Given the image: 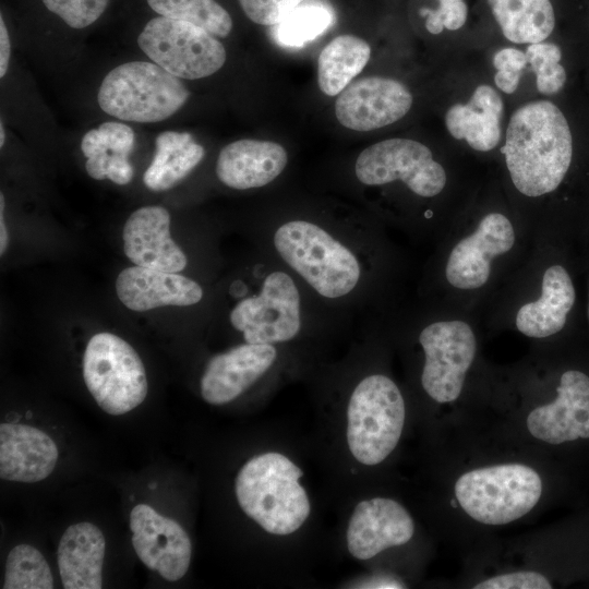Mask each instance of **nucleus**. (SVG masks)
I'll list each match as a JSON object with an SVG mask.
<instances>
[{
  "instance_id": "nucleus-1",
  "label": "nucleus",
  "mask_w": 589,
  "mask_h": 589,
  "mask_svg": "<svg viewBox=\"0 0 589 589\" xmlns=\"http://www.w3.org/2000/svg\"><path fill=\"white\" fill-rule=\"evenodd\" d=\"M515 188L537 197L563 181L573 156V139L563 112L553 103H528L512 116L501 148Z\"/></svg>"
},
{
  "instance_id": "nucleus-2",
  "label": "nucleus",
  "mask_w": 589,
  "mask_h": 589,
  "mask_svg": "<svg viewBox=\"0 0 589 589\" xmlns=\"http://www.w3.org/2000/svg\"><path fill=\"white\" fill-rule=\"evenodd\" d=\"M301 469L279 453H264L239 470L235 491L241 509L265 531L289 534L310 514V501L299 483Z\"/></svg>"
},
{
  "instance_id": "nucleus-3",
  "label": "nucleus",
  "mask_w": 589,
  "mask_h": 589,
  "mask_svg": "<svg viewBox=\"0 0 589 589\" xmlns=\"http://www.w3.org/2000/svg\"><path fill=\"white\" fill-rule=\"evenodd\" d=\"M273 243L280 259L324 298H342L360 281L354 253L314 223H284L274 232Z\"/></svg>"
},
{
  "instance_id": "nucleus-4",
  "label": "nucleus",
  "mask_w": 589,
  "mask_h": 589,
  "mask_svg": "<svg viewBox=\"0 0 589 589\" xmlns=\"http://www.w3.org/2000/svg\"><path fill=\"white\" fill-rule=\"evenodd\" d=\"M181 79L155 62L130 61L103 79L97 101L107 115L123 121L154 123L173 116L188 101Z\"/></svg>"
},
{
  "instance_id": "nucleus-5",
  "label": "nucleus",
  "mask_w": 589,
  "mask_h": 589,
  "mask_svg": "<svg viewBox=\"0 0 589 589\" xmlns=\"http://www.w3.org/2000/svg\"><path fill=\"white\" fill-rule=\"evenodd\" d=\"M405 416L404 398L389 377H364L347 408V442L353 457L369 466L382 462L400 438Z\"/></svg>"
},
{
  "instance_id": "nucleus-6",
  "label": "nucleus",
  "mask_w": 589,
  "mask_h": 589,
  "mask_svg": "<svg viewBox=\"0 0 589 589\" xmlns=\"http://www.w3.org/2000/svg\"><path fill=\"white\" fill-rule=\"evenodd\" d=\"M542 481L532 468L503 464L464 473L455 483L461 508L485 525H504L529 513L540 500Z\"/></svg>"
},
{
  "instance_id": "nucleus-7",
  "label": "nucleus",
  "mask_w": 589,
  "mask_h": 589,
  "mask_svg": "<svg viewBox=\"0 0 589 589\" xmlns=\"http://www.w3.org/2000/svg\"><path fill=\"white\" fill-rule=\"evenodd\" d=\"M83 378L100 409L111 416H122L140 406L148 390L137 352L124 339L107 332L88 340Z\"/></svg>"
},
{
  "instance_id": "nucleus-8",
  "label": "nucleus",
  "mask_w": 589,
  "mask_h": 589,
  "mask_svg": "<svg viewBox=\"0 0 589 589\" xmlns=\"http://www.w3.org/2000/svg\"><path fill=\"white\" fill-rule=\"evenodd\" d=\"M137 45L152 62L183 80L207 77L219 71L227 58L224 45L209 32L160 15L145 24Z\"/></svg>"
},
{
  "instance_id": "nucleus-9",
  "label": "nucleus",
  "mask_w": 589,
  "mask_h": 589,
  "mask_svg": "<svg viewBox=\"0 0 589 589\" xmlns=\"http://www.w3.org/2000/svg\"><path fill=\"white\" fill-rule=\"evenodd\" d=\"M230 323L248 344L275 345L293 339L301 329V297L292 277L274 271L260 292L238 302Z\"/></svg>"
},
{
  "instance_id": "nucleus-10",
  "label": "nucleus",
  "mask_w": 589,
  "mask_h": 589,
  "mask_svg": "<svg viewBox=\"0 0 589 589\" xmlns=\"http://www.w3.org/2000/svg\"><path fill=\"white\" fill-rule=\"evenodd\" d=\"M358 180L382 185L401 180L414 194L432 197L446 184V173L424 144L408 139H388L370 145L354 165Z\"/></svg>"
},
{
  "instance_id": "nucleus-11",
  "label": "nucleus",
  "mask_w": 589,
  "mask_h": 589,
  "mask_svg": "<svg viewBox=\"0 0 589 589\" xmlns=\"http://www.w3.org/2000/svg\"><path fill=\"white\" fill-rule=\"evenodd\" d=\"M419 342L424 351V390L437 402L456 400L477 351L471 326L460 320L434 322L422 329Z\"/></svg>"
},
{
  "instance_id": "nucleus-12",
  "label": "nucleus",
  "mask_w": 589,
  "mask_h": 589,
  "mask_svg": "<svg viewBox=\"0 0 589 589\" xmlns=\"http://www.w3.org/2000/svg\"><path fill=\"white\" fill-rule=\"evenodd\" d=\"M130 529L135 553L147 568L157 570L167 581L185 575L192 544L179 522L147 504H137L130 513Z\"/></svg>"
},
{
  "instance_id": "nucleus-13",
  "label": "nucleus",
  "mask_w": 589,
  "mask_h": 589,
  "mask_svg": "<svg viewBox=\"0 0 589 589\" xmlns=\"http://www.w3.org/2000/svg\"><path fill=\"white\" fill-rule=\"evenodd\" d=\"M412 95L399 81L368 76L350 83L335 101V113L347 129L366 132L401 119L411 108Z\"/></svg>"
},
{
  "instance_id": "nucleus-14",
  "label": "nucleus",
  "mask_w": 589,
  "mask_h": 589,
  "mask_svg": "<svg viewBox=\"0 0 589 589\" xmlns=\"http://www.w3.org/2000/svg\"><path fill=\"white\" fill-rule=\"evenodd\" d=\"M514 243L510 220L501 213L486 214L474 231L452 249L445 266L448 284L461 290L482 287L490 277L492 260L507 253Z\"/></svg>"
},
{
  "instance_id": "nucleus-15",
  "label": "nucleus",
  "mask_w": 589,
  "mask_h": 589,
  "mask_svg": "<svg viewBox=\"0 0 589 589\" xmlns=\"http://www.w3.org/2000/svg\"><path fill=\"white\" fill-rule=\"evenodd\" d=\"M528 431L549 444L589 438V376L577 370L562 374L554 401L533 409Z\"/></svg>"
},
{
  "instance_id": "nucleus-16",
  "label": "nucleus",
  "mask_w": 589,
  "mask_h": 589,
  "mask_svg": "<svg viewBox=\"0 0 589 589\" xmlns=\"http://www.w3.org/2000/svg\"><path fill=\"white\" fill-rule=\"evenodd\" d=\"M413 532V520L399 503L374 497L356 506L347 528V546L353 557L369 560L388 548L407 543Z\"/></svg>"
},
{
  "instance_id": "nucleus-17",
  "label": "nucleus",
  "mask_w": 589,
  "mask_h": 589,
  "mask_svg": "<svg viewBox=\"0 0 589 589\" xmlns=\"http://www.w3.org/2000/svg\"><path fill=\"white\" fill-rule=\"evenodd\" d=\"M274 345L242 344L209 359L201 378V395L211 405L232 401L274 363Z\"/></svg>"
},
{
  "instance_id": "nucleus-18",
  "label": "nucleus",
  "mask_w": 589,
  "mask_h": 589,
  "mask_svg": "<svg viewBox=\"0 0 589 589\" xmlns=\"http://www.w3.org/2000/svg\"><path fill=\"white\" fill-rule=\"evenodd\" d=\"M122 236L124 253L137 266L170 273L187 266L185 254L170 237V214L163 206H143L133 212Z\"/></svg>"
},
{
  "instance_id": "nucleus-19",
  "label": "nucleus",
  "mask_w": 589,
  "mask_h": 589,
  "mask_svg": "<svg viewBox=\"0 0 589 589\" xmlns=\"http://www.w3.org/2000/svg\"><path fill=\"white\" fill-rule=\"evenodd\" d=\"M59 450L44 431L23 423L0 424V477L3 480L34 483L55 469Z\"/></svg>"
},
{
  "instance_id": "nucleus-20",
  "label": "nucleus",
  "mask_w": 589,
  "mask_h": 589,
  "mask_svg": "<svg viewBox=\"0 0 589 589\" xmlns=\"http://www.w3.org/2000/svg\"><path fill=\"white\" fill-rule=\"evenodd\" d=\"M116 290L127 308L139 312L166 305H193L203 298V289L196 281L177 273L137 265L118 275Z\"/></svg>"
},
{
  "instance_id": "nucleus-21",
  "label": "nucleus",
  "mask_w": 589,
  "mask_h": 589,
  "mask_svg": "<svg viewBox=\"0 0 589 589\" xmlns=\"http://www.w3.org/2000/svg\"><path fill=\"white\" fill-rule=\"evenodd\" d=\"M287 161V152L280 144L242 139L221 148L216 175L225 185L236 190L261 188L275 180Z\"/></svg>"
},
{
  "instance_id": "nucleus-22",
  "label": "nucleus",
  "mask_w": 589,
  "mask_h": 589,
  "mask_svg": "<svg viewBox=\"0 0 589 589\" xmlns=\"http://www.w3.org/2000/svg\"><path fill=\"white\" fill-rule=\"evenodd\" d=\"M106 539L94 524L69 526L60 538L57 561L63 588L100 589Z\"/></svg>"
},
{
  "instance_id": "nucleus-23",
  "label": "nucleus",
  "mask_w": 589,
  "mask_h": 589,
  "mask_svg": "<svg viewBox=\"0 0 589 589\" xmlns=\"http://www.w3.org/2000/svg\"><path fill=\"white\" fill-rule=\"evenodd\" d=\"M576 299L573 280L558 264L548 267L542 277L541 296L520 306L517 329L532 338H545L560 332Z\"/></svg>"
},
{
  "instance_id": "nucleus-24",
  "label": "nucleus",
  "mask_w": 589,
  "mask_h": 589,
  "mask_svg": "<svg viewBox=\"0 0 589 589\" xmlns=\"http://www.w3.org/2000/svg\"><path fill=\"white\" fill-rule=\"evenodd\" d=\"M134 143V131L122 122L106 121L91 129L81 141L86 172L95 180L108 178L116 184H128L134 175L128 159Z\"/></svg>"
},
{
  "instance_id": "nucleus-25",
  "label": "nucleus",
  "mask_w": 589,
  "mask_h": 589,
  "mask_svg": "<svg viewBox=\"0 0 589 589\" xmlns=\"http://www.w3.org/2000/svg\"><path fill=\"white\" fill-rule=\"evenodd\" d=\"M503 100L489 85H479L466 105L456 104L445 115L450 135L466 140L479 152L493 149L501 139Z\"/></svg>"
},
{
  "instance_id": "nucleus-26",
  "label": "nucleus",
  "mask_w": 589,
  "mask_h": 589,
  "mask_svg": "<svg viewBox=\"0 0 589 589\" xmlns=\"http://www.w3.org/2000/svg\"><path fill=\"white\" fill-rule=\"evenodd\" d=\"M204 155V147L190 133L164 131L155 139V154L143 182L152 191L169 190L184 179Z\"/></svg>"
},
{
  "instance_id": "nucleus-27",
  "label": "nucleus",
  "mask_w": 589,
  "mask_h": 589,
  "mask_svg": "<svg viewBox=\"0 0 589 589\" xmlns=\"http://www.w3.org/2000/svg\"><path fill=\"white\" fill-rule=\"evenodd\" d=\"M503 35L516 44L548 38L555 25L550 0H488Z\"/></svg>"
},
{
  "instance_id": "nucleus-28",
  "label": "nucleus",
  "mask_w": 589,
  "mask_h": 589,
  "mask_svg": "<svg viewBox=\"0 0 589 589\" xmlns=\"http://www.w3.org/2000/svg\"><path fill=\"white\" fill-rule=\"evenodd\" d=\"M371 57L369 44L353 35L334 38L321 51L317 60V81L328 96L342 92L366 65Z\"/></svg>"
},
{
  "instance_id": "nucleus-29",
  "label": "nucleus",
  "mask_w": 589,
  "mask_h": 589,
  "mask_svg": "<svg viewBox=\"0 0 589 589\" xmlns=\"http://www.w3.org/2000/svg\"><path fill=\"white\" fill-rule=\"evenodd\" d=\"M334 20V11L327 3L304 0L274 25V38L280 46L300 48L322 35Z\"/></svg>"
},
{
  "instance_id": "nucleus-30",
  "label": "nucleus",
  "mask_w": 589,
  "mask_h": 589,
  "mask_svg": "<svg viewBox=\"0 0 589 589\" xmlns=\"http://www.w3.org/2000/svg\"><path fill=\"white\" fill-rule=\"evenodd\" d=\"M160 16L194 24L214 36L227 37L232 19L216 0H146Z\"/></svg>"
},
{
  "instance_id": "nucleus-31",
  "label": "nucleus",
  "mask_w": 589,
  "mask_h": 589,
  "mask_svg": "<svg viewBox=\"0 0 589 589\" xmlns=\"http://www.w3.org/2000/svg\"><path fill=\"white\" fill-rule=\"evenodd\" d=\"M55 581L50 567L39 550L19 544L8 554L4 589H51Z\"/></svg>"
},
{
  "instance_id": "nucleus-32",
  "label": "nucleus",
  "mask_w": 589,
  "mask_h": 589,
  "mask_svg": "<svg viewBox=\"0 0 589 589\" xmlns=\"http://www.w3.org/2000/svg\"><path fill=\"white\" fill-rule=\"evenodd\" d=\"M525 53L536 73L538 91L544 95L560 92L566 81V71L560 64L562 58L560 47L540 41L530 44Z\"/></svg>"
},
{
  "instance_id": "nucleus-33",
  "label": "nucleus",
  "mask_w": 589,
  "mask_h": 589,
  "mask_svg": "<svg viewBox=\"0 0 589 589\" xmlns=\"http://www.w3.org/2000/svg\"><path fill=\"white\" fill-rule=\"evenodd\" d=\"M41 2L68 26L82 29L103 15L109 0H41Z\"/></svg>"
},
{
  "instance_id": "nucleus-34",
  "label": "nucleus",
  "mask_w": 589,
  "mask_h": 589,
  "mask_svg": "<svg viewBox=\"0 0 589 589\" xmlns=\"http://www.w3.org/2000/svg\"><path fill=\"white\" fill-rule=\"evenodd\" d=\"M435 10L422 8L420 14L428 16L425 27L431 34H440L444 27L449 31L460 28L468 15V7L464 0H438Z\"/></svg>"
},
{
  "instance_id": "nucleus-35",
  "label": "nucleus",
  "mask_w": 589,
  "mask_h": 589,
  "mask_svg": "<svg viewBox=\"0 0 589 589\" xmlns=\"http://www.w3.org/2000/svg\"><path fill=\"white\" fill-rule=\"evenodd\" d=\"M304 0H239L245 15L261 25H276Z\"/></svg>"
},
{
  "instance_id": "nucleus-36",
  "label": "nucleus",
  "mask_w": 589,
  "mask_h": 589,
  "mask_svg": "<svg viewBox=\"0 0 589 589\" xmlns=\"http://www.w3.org/2000/svg\"><path fill=\"white\" fill-rule=\"evenodd\" d=\"M474 589H551L550 581L537 572H515L494 576L477 584Z\"/></svg>"
},
{
  "instance_id": "nucleus-37",
  "label": "nucleus",
  "mask_w": 589,
  "mask_h": 589,
  "mask_svg": "<svg viewBox=\"0 0 589 589\" xmlns=\"http://www.w3.org/2000/svg\"><path fill=\"white\" fill-rule=\"evenodd\" d=\"M527 57L516 48H503L493 58L496 71L520 72L527 65Z\"/></svg>"
},
{
  "instance_id": "nucleus-38",
  "label": "nucleus",
  "mask_w": 589,
  "mask_h": 589,
  "mask_svg": "<svg viewBox=\"0 0 589 589\" xmlns=\"http://www.w3.org/2000/svg\"><path fill=\"white\" fill-rule=\"evenodd\" d=\"M11 58V39L4 23L3 16H0V77H4Z\"/></svg>"
},
{
  "instance_id": "nucleus-39",
  "label": "nucleus",
  "mask_w": 589,
  "mask_h": 589,
  "mask_svg": "<svg viewBox=\"0 0 589 589\" xmlns=\"http://www.w3.org/2000/svg\"><path fill=\"white\" fill-rule=\"evenodd\" d=\"M520 72L496 71L494 82L506 94L514 93L519 84Z\"/></svg>"
},
{
  "instance_id": "nucleus-40",
  "label": "nucleus",
  "mask_w": 589,
  "mask_h": 589,
  "mask_svg": "<svg viewBox=\"0 0 589 589\" xmlns=\"http://www.w3.org/2000/svg\"><path fill=\"white\" fill-rule=\"evenodd\" d=\"M361 588H405L402 584L387 576L371 578L359 586Z\"/></svg>"
},
{
  "instance_id": "nucleus-41",
  "label": "nucleus",
  "mask_w": 589,
  "mask_h": 589,
  "mask_svg": "<svg viewBox=\"0 0 589 589\" xmlns=\"http://www.w3.org/2000/svg\"><path fill=\"white\" fill-rule=\"evenodd\" d=\"M3 208H4V197L1 193L0 195V254L2 255L9 243V235L3 220Z\"/></svg>"
},
{
  "instance_id": "nucleus-42",
  "label": "nucleus",
  "mask_w": 589,
  "mask_h": 589,
  "mask_svg": "<svg viewBox=\"0 0 589 589\" xmlns=\"http://www.w3.org/2000/svg\"><path fill=\"white\" fill-rule=\"evenodd\" d=\"M5 141V132H4V125L1 121L0 123V147H3Z\"/></svg>"
},
{
  "instance_id": "nucleus-43",
  "label": "nucleus",
  "mask_w": 589,
  "mask_h": 589,
  "mask_svg": "<svg viewBox=\"0 0 589 589\" xmlns=\"http://www.w3.org/2000/svg\"><path fill=\"white\" fill-rule=\"evenodd\" d=\"M588 317H589V305H588Z\"/></svg>"
}]
</instances>
